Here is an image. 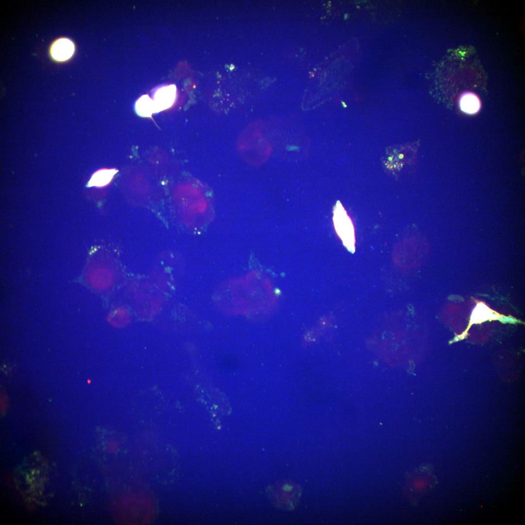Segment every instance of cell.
<instances>
[{
	"instance_id": "obj_1",
	"label": "cell",
	"mask_w": 525,
	"mask_h": 525,
	"mask_svg": "<svg viewBox=\"0 0 525 525\" xmlns=\"http://www.w3.org/2000/svg\"><path fill=\"white\" fill-rule=\"evenodd\" d=\"M437 483V478L432 465H422L409 474L405 481L403 490L409 503L414 506Z\"/></svg>"
},
{
	"instance_id": "obj_2",
	"label": "cell",
	"mask_w": 525,
	"mask_h": 525,
	"mask_svg": "<svg viewBox=\"0 0 525 525\" xmlns=\"http://www.w3.org/2000/svg\"><path fill=\"white\" fill-rule=\"evenodd\" d=\"M275 502L279 508L291 510L297 506L301 494L300 486L292 481H283L277 486Z\"/></svg>"
},
{
	"instance_id": "obj_3",
	"label": "cell",
	"mask_w": 525,
	"mask_h": 525,
	"mask_svg": "<svg viewBox=\"0 0 525 525\" xmlns=\"http://www.w3.org/2000/svg\"><path fill=\"white\" fill-rule=\"evenodd\" d=\"M337 206L333 218L336 230L344 245L350 250H353L354 235L352 223L341 205Z\"/></svg>"
},
{
	"instance_id": "obj_4",
	"label": "cell",
	"mask_w": 525,
	"mask_h": 525,
	"mask_svg": "<svg viewBox=\"0 0 525 525\" xmlns=\"http://www.w3.org/2000/svg\"><path fill=\"white\" fill-rule=\"evenodd\" d=\"M176 94V88L174 85L164 86L158 88L153 96L156 113L172 106L175 101Z\"/></svg>"
},
{
	"instance_id": "obj_5",
	"label": "cell",
	"mask_w": 525,
	"mask_h": 525,
	"mask_svg": "<svg viewBox=\"0 0 525 525\" xmlns=\"http://www.w3.org/2000/svg\"><path fill=\"white\" fill-rule=\"evenodd\" d=\"M74 46L69 39L62 38L56 41L52 48V54L57 60L63 61L69 59L73 54Z\"/></svg>"
},
{
	"instance_id": "obj_6",
	"label": "cell",
	"mask_w": 525,
	"mask_h": 525,
	"mask_svg": "<svg viewBox=\"0 0 525 525\" xmlns=\"http://www.w3.org/2000/svg\"><path fill=\"white\" fill-rule=\"evenodd\" d=\"M459 104L461 110L468 114H474L480 108V102L478 98L471 92L462 94L460 98Z\"/></svg>"
},
{
	"instance_id": "obj_7",
	"label": "cell",
	"mask_w": 525,
	"mask_h": 525,
	"mask_svg": "<svg viewBox=\"0 0 525 525\" xmlns=\"http://www.w3.org/2000/svg\"><path fill=\"white\" fill-rule=\"evenodd\" d=\"M108 321L116 327H122L130 321V315L128 311L123 307L115 309L110 314Z\"/></svg>"
},
{
	"instance_id": "obj_8",
	"label": "cell",
	"mask_w": 525,
	"mask_h": 525,
	"mask_svg": "<svg viewBox=\"0 0 525 525\" xmlns=\"http://www.w3.org/2000/svg\"><path fill=\"white\" fill-rule=\"evenodd\" d=\"M116 169H102L96 172L88 183L89 186L101 187L107 184L118 172Z\"/></svg>"
},
{
	"instance_id": "obj_9",
	"label": "cell",
	"mask_w": 525,
	"mask_h": 525,
	"mask_svg": "<svg viewBox=\"0 0 525 525\" xmlns=\"http://www.w3.org/2000/svg\"><path fill=\"white\" fill-rule=\"evenodd\" d=\"M135 109L138 114L142 117H150L152 113H156L154 101L148 95H143L138 100Z\"/></svg>"
}]
</instances>
